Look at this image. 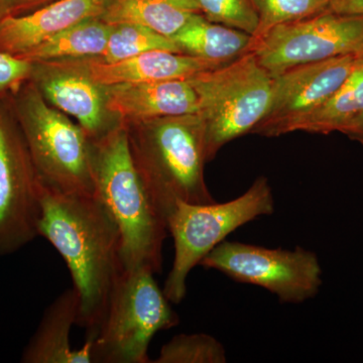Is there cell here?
<instances>
[{"label":"cell","mask_w":363,"mask_h":363,"mask_svg":"<svg viewBox=\"0 0 363 363\" xmlns=\"http://www.w3.org/2000/svg\"><path fill=\"white\" fill-rule=\"evenodd\" d=\"M39 236L56 248L79 297L76 325L92 341L124 271L118 227L97 194H61L40 183Z\"/></svg>","instance_id":"cell-1"},{"label":"cell","mask_w":363,"mask_h":363,"mask_svg":"<svg viewBox=\"0 0 363 363\" xmlns=\"http://www.w3.org/2000/svg\"><path fill=\"white\" fill-rule=\"evenodd\" d=\"M90 152L95 194L118 227L124 269L160 274L168 221L135 168L125 126L119 123L104 135L90 138Z\"/></svg>","instance_id":"cell-2"},{"label":"cell","mask_w":363,"mask_h":363,"mask_svg":"<svg viewBox=\"0 0 363 363\" xmlns=\"http://www.w3.org/2000/svg\"><path fill=\"white\" fill-rule=\"evenodd\" d=\"M123 125L135 168L167 221L177 201L216 202L205 182L206 126L199 114L162 117Z\"/></svg>","instance_id":"cell-3"},{"label":"cell","mask_w":363,"mask_h":363,"mask_svg":"<svg viewBox=\"0 0 363 363\" xmlns=\"http://www.w3.org/2000/svg\"><path fill=\"white\" fill-rule=\"evenodd\" d=\"M11 98L40 183L61 194H95L85 130L48 104L32 81L23 82Z\"/></svg>","instance_id":"cell-4"},{"label":"cell","mask_w":363,"mask_h":363,"mask_svg":"<svg viewBox=\"0 0 363 363\" xmlns=\"http://www.w3.org/2000/svg\"><path fill=\"white\" fill-rule=\"evenodd\" d=\"M274 208L272 189L266 177L257 178L247 192L231 201H177L168 216L175 257L162 290L169 302L180 304L187 295L189 274L229 234L259 217L274 214Z\"/></svg>","instance_id":"cell-5"},{"label":"cell","mask_w":363,"mask_h":363,"mask_svg":"<svg viewBox=\"0 0 363 363\" xmlns=\"http://www.w3.org/2000/svg\"><path fill=\"white\" fill-rule=\"evenodd\" d=\"M206 126L207 161L231 140L252 133L271 105L274 76L247 52L225 65L188 79Z\"/></svg>","instance_id":"cell-6"},{"label":"cell","mask_w":363,"mask_h":363,"mask_svg":"<svg viewBox=\"0 0 363 363\" xmlns=\"http://www.w3.org/2000/svg\"><path fill=\"white\" fill-rule=\"evenodd\" d=\"M180 323L155 274L124 269L117 279L104 320L92 340L97 363H149V346L157 332Z\"/></svg>","instance_id":"cell-7"},{"label":"cell","mask_w":363,"mask_h":363,"mask_svg":"<svg viewBox=\"0 0 363 363\" xmlns=\"http://www.w3.org/2000/svg\"><path fill=\"white\" fill-rule=\"evenodd\" d=\"M199 266L241 284L260 286L281 304H302L321 289L322 267L317 255L301 247L267 248L238 241H222Z\"/></svg>","instance_id":"cell-8"},{"label":"cell","mask_w":363,"mask_h":363,"mask_svg":"<svg viewBox=\"0 0 363 363\" xmlns=\"http://www.w3.org/2000/svg\"><path fill=\"white\" fill-rule=\"evenodd\" d=\"M11 94L0 97V255L16 252L39 236L42 209L39 175Z\"/></svg>","instance_id":"cell-9"},{"label":"cell","mask_w":363,"mask_h":363,"mask_svg":"<svg viewBox=\"0 0 363 363\" xmlns=\"http://www.w3.org/2000/svg\"><path fill=\"white\" fill-rule=\"evenodd\" d=\"M250 52L272 76L303 65L347 55H363V14L328 11L276 26L253 39ZM248 51V52H250Z\"/></svg>","instance_id":"cell-10"},{"label":"cell","mask_w":363,"mask_h":363,"mask_svg":"<svg viewBox=\"0 0 363 363\" xmlns=\"http://www.w3.org/2000/svg\"><path fill=\"white\" fill-rule=\"evenodd\" d=\"M359 58L347 55L303 64L274 76L269 111L252 133L267 138L290 133L294 123L316 111L342 85Z\"/></svg>","instance_id":"cell-11"},{"label":"cell","mask_w":363,"mask_h":363,"mask_svg":"<svg viewBox=\"0 0 363 363\" xmlns=\"http://www.w3.org/2000/svg\"><path fill=\"white\" fill-rule=\"evenodd\" d=\"M28 80L48 104L73 117L91 140L119 124L107 109L105 86L91 77L86 58L33 62Z\"/></svg>","instance_id":"cell-12"},{"label":"cell","mask_w":363,"mask_h":363,"mask_svg":"<svg viewBox=\"0 0 363 363\" xmlns=\"http://www.w3.org/2000/svg\"><path fill=\"white\" fill-rule=\"evenodd\" d=\"M109 0H56L32 13L0 21V52L21 59L62 30L101 18Z\"/></svg>","instance_id":"cell-13"},{"label":"cell","mask_w":363,"mask_h":363,"mask_svg":"<svg viewBox=\"0 0 363 363\" xmlns=\"http://www.w3.org/2000/svg\"><path fill=\"white\" fill-rule=\"evenodd\" d=\"M106 107L119 123L198 113L199 101L189 80L105 86Z\"/></svg>","instance_id":"cell-14"},{"label":"cell","mask_w":363,"mask_h":363,"mask_svg":"<svg viewBox=\"0 0 363 363\" xmlns=\"http://www.w3.org/2000/svg\"><path fill=\"white\" fill-rule=\"evenodd\" d=\"M225 64L169 51L147 52L111 64L104 63L96 57L86 58V65L91 77L102 86L188 80L202 72L212 70Z\"/></svg>","instance_id":"cell-15"},{"label":"cell","mask_w":363,"mask_h":363,"mask_svg":"<svg viewBox=\"0 0 363 363\" xmlns=\"http://www.w3.org/2000/svg\"><path fill=\"white\" fill-rule=\"evenodd\" d=\"M79 314L75 289L62 293L48 307L37 330L21 355L23 363H91L92 341L86 340L80 350H72L70 332Z\"/></svg>","instance_id":"cell-16"},{"label":"cell","mask_w":363,"mask_h":363,"mask_svg":"<svg viewBox=\"0 0 363 363\" xmlns=\"http://www.w3.org/2000/svg\"><path fill=\"white\" fill-rule=\"evenodd\" d=\"M179 52L207 61L228 63L250 51L252 35L196 13L172 38Z\"/></svg>","instance_id":"cell-17"},{"label":"cell","mask_w":363,"mask_h":363,"mask_svg":"<svg viewBox=\"0 0 363 363\" xmlns=\"http://www.w3.org/2000/svg\"><path fill=\"white\" fill-rule=\"evenodd\" d=\"M196 13H202L196 0H109L100 18L111 26L138 23L172 40Z\"/></svg>","instance_id":"cell-18"},{"label":"cell","mask_w":363,"mask_h":363,"mask_svg":"<svg viewBox=\"0 0 363 363\" xmlns=\"http://www.w3.org/2000/svg\"><path fill=\"white\" fill-rule=\"evenodd\" d=\"M363 112V57L357 67L329 99L316 111L294 123L291 133L304 131L317 135L340 133L346 124Z\"/></svg>","instance_id":"cell-19"},{"label":"cell","mask_w":363,"mask_h":363,"mask_svg":"<svg viewBox=\"0 0 363 363\" xmlns=\"http://www.w3.org/2000/svg\"><path fill=\"white\" fill-rule=\"evenodd\" d=\"M111 30L112 26L100 18L81 21L62 30L21 59L33 63L62 59L99 58L105 51Z\"/></svg>","instance_id":"cell-20"},{"label":"cell","mask_w":363,"mask_h":363,"mask_svg":"<svg viewBox=\"0 0 363 363\" xmlns=\"http://www.w3.org/2000/svg\"><path fill=\"white\" fill-rule=\"evenodd\" d=\"M152 51L179 52L169 38L138 23L112 26L105 51L99 57L104 63H117Z\"/></svg>","instance_id":"cell-21"},{"label":"cell","mask_w":363,"mask_h":363,"mask_svg":"<svg viewBox=\"0 0 363 363\" xmlns=\"http://www.w3.org/2000/svg\"><path fill=\"white\" fill-rule=\"evenodd\" d=\"M155 363H226L225 348L204 333L179 334L162 346Z\"/></svg>","instance_id":"cell-22"},{"label":"cell","mask_w":363,"mask_h":363,"mask_svg":"<svg viewBox=\"0 0 363 363\" xmlns=\"http://www.w3.org/2000/svg\"><path fill=\"white\" fill-rule=\"evenodd\" d=\"M259 16L253 39H259L276 26L305 20L328 11L330 0H252Z\"/></svg>","instance_id":"cell-23"},{"label":"cell","mask_w":363,"mask_h":363,"mask_svg":"<svg viewBox=\"0 0 363 363\" xmlns=\"http://www.w3.org/2000/svg\"><path fill=\"white\" fill-rule=\"evenodd\" d=\"M208 20L255 35L259 16L252 0H196Z\"/></svg>","instance_id":"cell-24"},{"label":"cell","mask_w":363,"mask_h":363,"mask_svg":"<svg viewBox=\"0 0 363 363\" xmlns=\"http://www.w3.org/2000/svg\"><path fill=\"white\" fill-rule=\"evenodd\" d=\"M32 63L0 52V97L11 94L28 80Z\"/></svg>","instance_id":"cell-25"},{"label":"cell","mask_w":363,"mask_h":363,"mask_svg":"<svg viewBox=\"0 0 363 363\" xmlns=\"http://www.w3.org/2000/svg\"><path fill=\"white\" fill-rule=\"evenodd\" d=\"M4 18L18 16L37 11L56 0H0Z\"/></svg>","instance_id":"cell-26"},{"label":"cell","mask_w":363,"mask_h":363,"mask_svg":"<svg viewBox=\"0 0 363 363\" xmlns=\"http://www.w3.org/2000/svg\"><path fill=\"white\" fill-rule=\"evenodd\" d=\"M330 11L344 14H363V0H330Z\"/></svg>","instance_id":"cell-27"},{"label":"cell","mask_w":363,"mask_h":363,"mask_svg":"<svg viewBox=\"0 0 363 363\" xmlns=\"http://www.w3.org/2000/svg\"><path fill=\"white\" fill-rule=\"evenodd\" d=\"M340 133L363 145V112L353 118L350 123L346 124Z\"/></svg>","instance_id":"cell-28"},{"label":"cell","mask_w":363,"mask_h":363,"mask_svg":"<svg viewBox=\"0 0 363 363\" xmlns=\"http://www.w3.org/2000/svg\"><path fill=\"white\" fill-rule=\"evenodd\" d=\"M4 18V13H2L1 1H0V21Z\"/></svg>","instance_id":"cell-29"},{"label":"cell","mask_w":363,"mask_h":363,"mask_svg":"<svg viewBox=\"0 0 363 363\" xmlns=\"http://www.w3.org/2000/svg\"><path fill=\"white\" fill-rule=\"evenodd\" d=\"M362 57H363V55H362Z\"/></svg>","instance_id":"cell-30"}]
</instances>
